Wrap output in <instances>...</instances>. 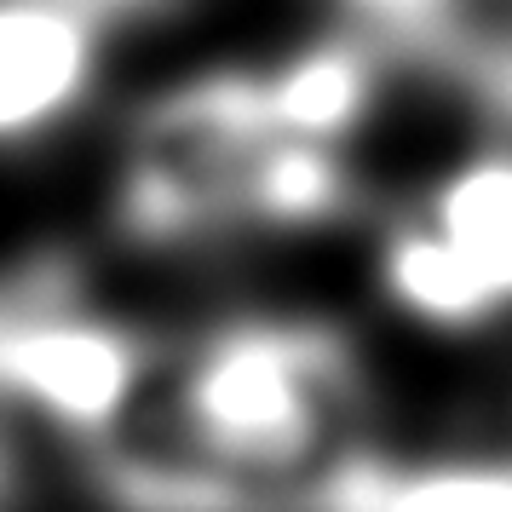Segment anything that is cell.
Masks as SVG:
<instances>
[{
    "label": "cell",
    "mask_w": 512,
    "mask_h": 512,
    "mask_svg": "<svg viewBox=\"0 0 512 512\" xmlns=\"http://www.w3.org/2000/svg\"><path fill=\"white\" fill-rule=\"evenodd\" d=\"M369 420V363L346 328L300 305H231L167 340L150 438L231 484L254 512H305Z\"/></svg>",
    "instance_id": "obj_1"
},
{
    "label": "cell",
    "mask_w": 512,
    "mask_h": 512,
    "mask_svg": "<svg viewBox=\"0 0 512 512\" xmlns=\"http://www.w3.org/2000/svg\"><path fill=\"white\" fill-rule=\"evenodd\" d=\"M162 357L156 328L93 300L70 271L0 282V415L64 443L75 461L133 432Z\"/></svg>",
    "instance_id": "obj_2"
},
{
    "label": "cell",
    "mask_w": 512,
    "mask_h": 512,
    "mask_svg": "<svg viewBox=\"0 0 512 512\" xmlns=\"http://www.w3.org/2000/svg\"><path fill=\"white\" fill-rule=\"evenodd\" d=\"M167 0H0V162L75 133L110 87L121 35Z\"/></svg>",
    "instance_id": "obj_3"
},
{
    "label": "cell",
    "mask_w": 512,
    "mask_h": 512,
    "mask_svg": "<svg viewBox=\"0 0 512 512\" xmlns=\"http://www.w3.org/2000/svg\"><path fill=\"white\" fill-rule=\"evenodd\" d=\"M403 52L374 29L334 12V24L311 29L300 41L254 58L259 110L265 127L282 139H317L357 150L392 93V64Z\"/></svg>",
    "instance_id": "obj_4"
},
{
    "label": "cell",
    "mask_w": 512,
    "mask_h": 512,
    "mask_svg": "<svg viewBox=\"0 0 512 512\" xmlns=\"http://www.w3.org/2000/svg\"><path fill=\"white\" fill-rule=\"evenodd\" d=\"M305 512H512V443L403 455L363 438Z\"/></svg>",
    "instance_id": "obj_5"
},
{
    "label": "cell",
    "mask_w": 512,
    "mask_h": 512,
    "mask_svg": "<svg viewBox=\"0 0 512 512\" xmlns=\"http://www.w3.org/2000/svg\"><path fill=\"white\" fill-rule=\"evenodd\" d=\"M403 208L438 236V248L484 294L495 323H512V139L507 133L466 144L449 162H438L432 179Z\"/></svg>",
    "instance_id": "obj_6"
},
{
    "label": "cell",
    "mask_w": 512,
    "mask_h": 512,
    "mask_svg": "<svg viewBox=\"0 0 512 512\" xmlns=\"http://www.w3.org/2000/svg\"><path fill=\"white\" fill-rule=\"evenodd\" d=\"M369 208L363 162L346 144L317 139H259L236 185V225L242 242H311L346 231Z\"/></svg>",
    "instance_id": "obj_7"
},
{
    "label": "cell",
    "mask_w": 512,
    "mask_h": 512,
    "mask_svg": "<svg viewBox=\"0 0 512 512\" xmlns=\"http://www.w3.org/2000/svg\"><path fill=\"white\" fill-rule=\"evenodd\" d=\"M449 64L478 93V104L495 121V133L512 139V24L507 29H466L461 41L449 47Z\"/></svg>",
    "instance_id": "obj_8"
}]
</instances>
